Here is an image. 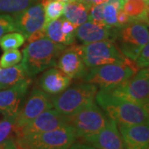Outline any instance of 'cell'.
<instances>
[{"label":"cell","instance_id":"1","mask_svg":"<svg viewBox=\"0 0 149 149\" xmlns=\"http://www.w3.org/2000/svg\"><path fill=\"white\" fill-rule=\"evenodd\" d=\"M66 46L43 37L30 42L22 50V65L28 77H33L50 67H55Z\"/></svg>","mask_w":149,"mask_h":149},{"label":"cell","instance_id":"2","mask_svg":"<svg viewBox=\"0 0 149 149\" xmlns=\"http://www.w3.org/2000/svg\"><path fill=\"white\" fill-rule=\"evenodd\" d=\"M95 99L109 118L114 120L118 125L149 123L148 113L142 105L113 95L105 89L98 91Z\"/></svg>","mask_w":149,"mask_h":149},{"label":"cell","instance_id":"3","mask_svg":"<svg viewBox=\"0 0 149 149\" xmlns=\"http://www.w3.org/2000/svg\"><path fill=\"white\" fill-rule=\"evenodd\" d=\"M77 139L73 128L67 124L45 133L17 137V149H68Z\"/></svg>","mask_w":149,"mask_h":149},{"label":"cell","instance_id":"4","mask_svg":"<svg viewBox=\"0 0 149 149\" xmlns=\"http://www.w3.org/2000/svg\"><path fill=\"white\" fill-rule=\"evenodd\" d=\"M97 92V85L85 82L65 90L51 100L56 110L65 116H70L95 103Z\"/></svg>","mask_w":149,"mask_h":149},{"label":"cell","instance_id":"5","mask_svg":"<svg viewBox=\"0 0 149 149\" xmlns=\"http://www.w3.org/2000/svg\"><path fill=\"white\" fill-rule=\"evenodd\" d=\"M139 70L136 62L132 60L123 64L103 65L90 69L83 77V80L100 86L101 89L109 88L130 79Z\"/></svg>","mask_w":149,"mask_h":149},{"label":"cell","instance_id":"6","mask_svg":"<svg viewBox=\"0 0 149 149\" xmlns=\"http://www.w3.org/2000/svg\"><path fill=\"white\" fill-rule=\"evenodd\" d=\"M148 25L143 22L131 19L127 25L113 32L117 47L126 57L136 61L142 48L149 42Z\"/></svg>","mask_w":149,"mask_h":149},{"label":"cell","instance_id":"7","mask_svg":"<svg viewBox=\"0 0 149 149\" xmlns=\"http://www.w3.org/2000/svg\"><path fill=\"white\" fill-rule=\"evenodd\" d=\"M81 47L84 61L89 69L103 65L123 64L130 60L111 40L85 44Z\"/></svg>","mask_w":149,"mask_h":149},{"label":"cell","instance_id":"8","mask_svg":"<svg viewBox=\"0 0 149 149\" xmlns=\"http://www.w3.org/2000/svg\"><path fill=\"white\" fill-rule=\"evenodd\" d=\"M66 117L67 123L73 128L77 139L95 134L108 121V118L95 103Z\"/></svg>","mask_w":149,"mask_h":149},{"label":"cell","instance_id":"9","mask_svg":"<svg viewBox=\"0 0 149 149\" xmlns=\"http://www.w3.org/2000/svg\"><path fill=\"white\" fill-rule=\"evenodd\" d=\"M102 89H105L113 95L142 106L149 100V80L139 70L130 79L119 85Z\"/></svg>","mask_w":149,"mask_h":149},{"label":"cell","instance_id":"10","mask_svg":"<svg viewBox=\"0 0 149 149\" xmlns=\"http://www.w3.org/2000/svg\"><path fill=\"white\" fill-rule=\"evenodd\" d=\"M53 108L50 96L42 90L34 88L30 93L26 104L19 110L15 123L14 133H16L38 115Z\"/></svg>","mask_w":149,"mask_h":149},{"label":"cell","instance_id":"11","mask_svg":"<svg viewBox=\"0 0 149 149\" xmlns=\"http://www.w3.org/2000/svg\"><path fill=\"white\" fill-rule=\"evenodd\" d=\"M67 124L68 123L66 116L60 113L56 109H51L43 112L42 113L32 119L15 134L17 138L21 136L45 133L61 128Z\"/></svg>","mask_w":149,"mask_h":149},{"label":"cell","instance_id":"12","mask_svg":"<svg viewBox=\"0 0 149 149\" xmlns=\"http://www.w3.org/2000/svg\"><path fill=\"white\" fill-rule=\"evenodd\" d=\"M56 66L71 79L83 78L88 72L83 56L81 46L73 45L65 48L59 56Z\"/></svg>","mask_w":149,"mask_h":149},{"label":"cell","instance_id":"13","mask_svg":"<svg viewBox=\"0 0 149 149\" xmlns=\"http://www.w3.org/2000/svg\"><path fill=\"white\" fill-rule=\"evenodd\" d=\"M17 32H21L27 39L31 34L45 27V12L43 6L35 3L27 9L13 15Z\"/></svg>","mask_w":149,"mask_h":149},{"label":"cell","instance_id":"14","mask_svg":"<svg viewBox=\"0 0 149 149\" xmlns=\"http://www.w3.org/2000/svg\"><path fill=\"white\" fill-rule=\"evenodd\" d=\"M82 140L98 149H125L117 123L111 118H108L100 131Z\"/></svg>","mask_w":149,"mask_h":149},{"label":"cell","instance_id":"15","mask_svg":"<svg viewBox=\"0 0 149 149\" xmlns=\"http://www.w3.org/2000/svg\"><path fill=\"white\" fill-rule=\"evenodd\" d=\"M30 78L10 88L0 91V111L3 115H17L31 85Z\"/></svg>","mask_w":149,"mask_h":149},{"label":"cell","instance_id":"16","mask_svg":"<svg viewBox=\"0 0 149 149\" xmlns=\"http://www.w3.org/2000/svg\"><path fill=\"white\" fill-rule=\"evenodd\" d=\"M125 149H147L149 147V123L118 125Z\"/></svg>","mask_w":149,"mask_h":149},{"label":"cell","instance_id":"17","mask_svg":"<svg viewBox=\"0 0 149 149\" xmlns=\"http://www.w3.org/2000/svg\"><path fill=\"white\" fill-rule=\"evenodd\" d=\"M38 83L44 92L51 95H56L69 87L71 78L58 68H51L43 73Z\"/></svg>","mask_w":149,"mask_h":149},{"label":"cell","instance_id":"18","mask_svg":"<svg viewBox=\"0 0 149 149\" xmlns=\"http://www.w3.org/2000/svg\"><path fill=\"white\" fill-rule=\"evenodd\" d=\"M75 37L85 45L100 41L109 40L113 37V32L112 27L89 21L77 27Z\"/></svg>","mask_w":149,"mask_h":149},{"label":"cell","instance_id":"19","mask_svg":"<svg viewBox=\"0 0 149 149\" xmlns=\"http://www.w3.org/2000/svg\"><path fill=\"white\" fill-rule=\"evenodd\" d=\"M89 8L77 0L65 3L63 17L72 22L75 26H80L87 22L89 17Z\"/></svg>","mask_w":149,"mask_h":149},{"label":"cell","instance_id":"20","mask_svg":"<svg viewBox=\"0 0 149 149\" xmlns=\"http://www.w3.org/2000/svg\"><path fill=\"white\" fill-rule=\"evenodd\" d=\"M28 77L22 64L7 68L0 67V90L10 88Z\"/></svg>","mask_w":149,"mask_h":149},{"label":"cell","instance_id":"21","mask_svg":"<svg viewBox=\"0 0 149 149\" xmlns=\"http://www.w3.org/2000/svg\"><path fill=\"white\" fill-rule=\"evenodd\" d=\"M46 37L53 42L70 46L74 42L75 36H67L61 30V19H56L50 22L45 25Z\"/></svg>","mask_w":149,"mask_h":149},{"label":"cell","instance_id":"22","mask_svg":"<svg viewBox=\"0 0 149 149\" xmlns=\"http://www.w3.org/2000/svg\"><path fill=\"white\" fill-rule=\"evenodd\" d=\"M38 0H0V14L16 15L27 9Z\"/></svg>","mask_w":149,"mask_h":149},{"label":"cell","instance_id":"23","mask_svg":"<svg viewBox=\"0 0 149 149\" xmlns=\"http://www.w3.org/2000/svg\"><path fill=\"white\" fill-rule=\"evenodd\" d=\"M40 3L44 8L46 24L59 19L63 15L65 7V3L63 2L57 0H40Z\"/></svg>","mask_w":149,"mask_h":149},{"label":"cell","instance_id":"24","mask_svg":"<svg viewBox=\"0 0 149 149\" xmlns=\"http://www.w3.org/2000/svg\"><path fill=\"white\" fill-rule=\"evenodd\" d=\"M147 3L145 0H127L124 2L123 9L131 19H139L146 15Z\"/></svg>","mask_w":149,"mask_h":149},{"label":"cell","instance_id":"25","mask_svg":"<svg viewBox=\"0 0 149 149\" xmlns=\"http://www.w3.org/2000/svg\"><path fill=\"white\" fill-rule=\"evenodd\" d=\"M26 38L21 32H12L7 33L0 39V47L2 50L9 51L17 49L23 45Z\"/></svg>","mask_w":149,"mask_h":149},{"label":"cell","instance_id":"26","mask_svg":"<svg viewBox=\"0 0 149 149\" xmlns=\"http://www.w3.org/2000/svg\"><path fill=\"white\" fill-rule=\"evenodd\" d=\"M17 115H3L0 120V143L6 139L11 138V134L14 132Z\"/></svg>","mask_w":149,"mask_h":149},{"label":"cell","instance_id":"27","mask_svg":"<svg viewBox=\"0 0 149 149\" xmlns=\"http://www.w3.org/2000/svg\"><path fill=\"white\" fill-rule=\"evenodd\" d=\"M22 59V55L17 49L5 51L0 58V67L7 68L17 65Z\"/></svg>","mask_w":149,"mask_h":149},{"label":"cell","instance_id":"28","mask_svg":"<svg viewBox=\"0 0 149 149\" xmlns=\"http://www.w3.org/2000/svg\"><path fill=\"white\" fill-rule=\"evenodd\" d=\"M12 32H17L14 17L8 14H0V39Z\"/></svg>","mask_w":149,"mask_h":149},{"label":"cell","instance_id":"29","mask_svg":"<svg viewBox=\"0 0 149 149\" xmlns=\"http://www.w3.org/2000/svg\"><path fill=\"white\" fill-rule=\"evenodd\" d=\"M117 13L118 10L113 6L107 3H104V19L106 26L110 27H117Z\"/></svg>","mask_w":149,"mask_h":149},{"label":"cell","instance_id":"30","mask_svg":"<svg viewBox=\"0 0 149 149\" xmlns=\"http://www.w3.org/2000/svg\"><path fill=\"white\" fill-rule=\"evenodd\" d=\"M104 3L91 6L89 9L88 20L100 25H105L104 19Z\"/></svg>","mask_w":149,"mask_h":149},{"label":"cell","instance_id":"31","mask_svg":"<svg viewBox=\"0 0 149 149\" xmlns=\"http://www.w3.org/2000/svg\"><path fill=\"white\" fill-rule=\"evenodd\" d=\"M139 68L143 69L149 66V42L142 48L138 58L135 61Z\"/></svg>","mask_w":149,"mask_h":149},{"label":"cell","instance_id":"32","mask_svg":"<svg viewBox=\"0 0 149 149\" xmlns=\"http://www.w3.org/2000/svg\"><path fill=\"white\" fill-rule=\"evenodd\" d=\"M77 26L74 25L72 22L68 21L64 17L61 18V30L64 34L67 36H75Z\"/></svg>","mask_w":149,"mask_h":149},{"label":"cell","instance_id":"33","mask_svg":"<svg viewBox=\"0 0 149 149\" xmlns=\"http://www.w3.org/2000/svg\"><path fill=\"white\" fill-rule=\"evenodd\" d=\"M131 22V17L123 11V9L118 10L117 13V27H122Z\"/></svg>","mask_w":149,"mask_h":149},{"label":"cell","instance_id":"34","mask_svg":"<svg viewBox=\"0 0 149 149\" xmlns=\"http://www.w3.org/2000/svg\"><path fill=\"white\" fill-rule=\"evenodd\" d=\"M43 37H46V28H45V27L33 32L32 34H31L29 37H27V39L30 43L32 42H35V41H37L39 39H42Z\"/></svg>","mask_w":149,"mask_h":149},{"label":"cell","instance_id":"35","mask_svg":"<svg viewBox=\"0 0 149 149\" xmlns=\"http://www.w3.org/2000/svg\"><path fill=\"white\" fill-rule=\"evenodd\" d=\"M0 149H17L16 140H14L12 137L6 139L5 141L0 143Z\"/></svg>","mask_w":149,"mask_h":149},{"label":"cell","instance_id":"36","mask_svg":"<svg viewBox=\"0 0 149 149\" xmlns=\"http://www.w3.org/2000/svg\"><path fill=\"white\" fill-rule=\"evenodd\" d=\"M68 149H98L91 144L85 143H74Z\"/></svg>","mask_w":149,"mask_h":149},{"label":"cell","instance_id":"37","mask_svg":"<svg viewBox=\"0 0 149 149\" xmlns=\"http://www.w3.org/2000/svg\"><path fill=\"white\" fill-rule=\"evenodd\" d=\"M80 3H83L84 4L87 6L89 8L91 6L95 5V4H103V3H106L109 0H77Z\"/></svg>","mask_w":149,"mask_h":149},{"label":"cell","instance_id":"38","mask_svg":"<svg viewBox=\"0 0 149 149\" xmlns=\"http://www.w3.org/2000/svg\"><path fill=\"white\" fill-rule=\"evenodd\" d=\"M124 2H125L124 0H109L107 3L113 5L117 10H120V9H123Z\"/></svg>","mask_w":149,"mask_h":149},{"label":"cell","instance_id":"39","mask_svg":"<svg viewBox=\"0 0 149 149\" xmlns=\"http://www.w3.org/2000/svg\"><path fill=\"white\" fill-rule=\"evenodd\" d=\"M142 74H143L145 77H147L149 80V66L148 67H146V68H143L139 70Z\"/></svg>","mask_w":149,"mask_h":149},{"label":"cell","instance_id":"40","mask_svg":"<svg viewBox=\"0 0 149 149\" xmlns=\"http://www.w3.org/2000/svg\"><path fill=\"white\" fill-rule=\"evenodd\" d=\"M146 109V111L148 112V115H149V100L145 104H143V106Z\"/></svg>","mask_w":149,"mask_h":149},{"label":"cell","instance_id":"41","mask_svg":"<svg viewBox=\"0 0 149 149\" xmlns=\"http://www.w3.org/2000/svg\"><path fill=\"white\" fill-rule=\"evenodd\" d=\"M146 13H147V17L149 22V1L147 3V8H146Z\"/></svg>","mask_w":149,"mask_h":149},{"label":"cell","instance_id":"42","mask_svg":"<svg viewBox=\"0 0 149 149\" xmlns=\"http://www.w3.org/2000/svg\"><path fill=\"white\" fill-rule=\"evenodd\" d=\"M57 1H60V2H63V3H68L70 1H72V0H57Z\"/></svg>","mask_w":149,"mask_h":149},{"label":"cell","instance_id":"43","mask_svg":"<svg viewBox=\"0 0 149 149\" xmlns=\"http://www.w3.org/2000/svg\"><path fill=\"white\" fill-rule=\"evenodd\" d=\"M146 1H147V2H148V1H149V0H146Z\"/></svg>","mask_w":149,"mask_h":149},{"label":"cell","instance_id":"44","mask_svg":"<svg viewBox=\"0 0 149 149\" xmlns=\"http://www.w3.org/2000/svg\"><path fill=\"white\" fill-rule=\"evenodd\" d=\"M124 1H127V0H124ZM145 1H146V0H145Z\"/></svg>","mask_w":149,"mask_h":149},{"label":"cell","instance_id":"45","mask_svg":"<svg viewBox=\"0 0 149 149\" xmlns=\"http://www.w3.org/2000/svg\"><path fill=\"white\" fill-rule=\"evenodd\" d=\"M147 149H149V148H147Z\"/></svg>","mask_w":149,"mask_h":149},{"label":"cell","instance_id":"46","mask_svg":"<svg viewBox=\"0 0 149 149\" xmlns=\"http://www.w3.org/2000/svg\"><path fill=\"white\" fill-rule=\"evenodd\" d=\"M0 113H1V111H0Z\"/></svg>","mask_w":149,"mask_h":149},{"label":"cell","instance_id":"47","mask_svg":"<svg viewBox=\"0 0 149 149\" xmlns=\"http://www.w3.org/2000/svg\"><path fill=\"white\" fill-rule=\"evenodd\" d=\"M148 148H149V147H148Z\"/></svg>","mask_w":149,"mask_h":149},{"label":"cell","instance_id":"48","mask_svg":"<svg viewBox=\"0 0 149 149\" xmlns=\"http://www.w3.org/2000/svg\"><path fill=\"white\" fill-rule=\"evenodd\" d=\"M148 26H149V25H148Z\"/></svg>","mask_w":149,"mask_h":149}]
</instances>
